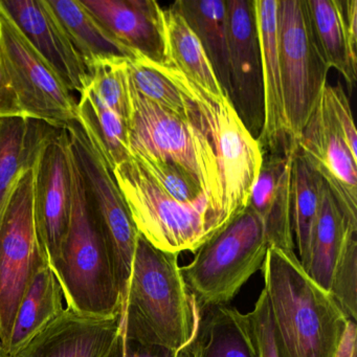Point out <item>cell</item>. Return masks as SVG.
<instances>
[{"label":"cell","instance_id":"d6986e66","mask_svg":"<svg viewBox=\"0 0 357 357\" xmlns=\"http://www.w3.org/2000/svg\"><path fill=\"white\" fill-rule=\"evenodd\" d=\"M119 331V317L98 319L66 308L24 348L7 357H105Z\"/></svg>","mask_w":357,"mask_h":357},{"label":"cell","instance_id":"4fadbf2b","mask_svg":"<svg viewBox=\"0 0 357 357\" xmlns=\"http://www.w3.org/2000/svg\"><path fill=\"white\" fill-rule=\"evenodd\" d=\"M229 96L246 130L258 139L264 126L262 57L255 0H225Z\"/></svg>","mask_w":357,"mask_h":357},{"label":"cell","instance_id":"5b68a950","mask_svg":"<svg viewBox=\"0 0 357 357\" xmlns=\"http://www.w3.org/2000/svg\"><path fill=\"white\" fill-rule=\"evenodd\" d=\"M130 93L131 155L139 154L160 158L178 165L191 173L227 225L223 218L222 183L218 158L199 112L196 124L148 101L131 84Z\"/></svg>","mask_w":357,"mask_h":357},{"label":"cell","instance_id":"ac0fdd59","mask_svg":"<svg viewBox=\"0 0 357 357\" xmlns=\"http://www.w3.org/2000/svg\"><path fill=\"white\" fill-rule=\"evenodd\" d=\"M292 151L263 152L246 208L262 223L271 248L294 250L291 221Z\"/></svg>","mask_w":357,"mask_h":357},{"label":"cell","instance_id":"9c48e42d","mask_svg":"<svg viewBox=\"0 0 357 357\" xmlns=\"http://www.w3.org/2000/svg\"><path fill=\"white\" fill-rule=\"evenodd\" d=\"M278 47L286 118L296 143L330 70L313 38L306 0H279Z\"/></svg>","mask_w":357,"mask_h":357},{"label":"cell","instance_id":"5bb4252c","mask_svg":"<svg viewBox=\"0 0 357 357\" xmlns=\"http://www.w3.org/2000/svg\"><path fill=\"white\" fill-rule=\"evenodd\" d=\"M296 149L323 179L349 225L357 229V158L330 120L321 96L296 139Z\"/></svg>","mask_w":357,"mask_h":357},{"label":"cell","instance_id":"3957f363","mask_svg":"<svg viewBox=\"0 0 357 357\" xmlns=\"http://www.w3.org/2000/svg\"><path fill=\"white\" fill-rule=\"evenodd\" d=\"M70 158V222L59 259L51 268L61 285L66 308L87 317L114 319L122 309L114 264L72 154Z\"/></svg>","mask_w":357,"mask_h":357},{"label":"cell","instance_id":"4dcf8cb0","mask_svg":"<svg viewBox=\"0 0 357 357\" xmlns=\"http://www.w3.org/2000/svg\"><path fill=\"white\" fill-rule=\"evenodd\" d=\"M132 156L143 167L144 170L150 175V177L175 200L185 206L210 211L220 219L223 227H225L220 215L213 208L212 204L206 197L197 179L191 173L188 172L178 165L160 160V158L139 155V154H132Z\"/></svg>","mask_w":357,"mask_h":357},{"label":"cell","instance_id":"d4e9b609","mask_svg":"<svg viewBox=\"0 0 357 357\" xmlns=\"http://www.w3.org/2000/svg\"><path fill=\"white\" fill-rule=\"evenodd\" d=\"M89 72L97 62L135 58L114 41L81 5L80 0H47Z\"/></svg>","mask_w":357,"mask_h":357},{"label":"cell","instance_id":"8d00e7d4","mask_svg":"<svg viewBox=\"0 0 357 357\" xmlns=\"http://www.w3.org/2000/svg\"><path fill=\"white\" fill-rule=\"evenodd\" d=\"M11 118H26L12 86L3 53L0 50V121Z\"/></svg>","mask_w":357,"mask_h":357},{"label":"cell","instance_id":"1f68e13d","mask_svg":"<svg viewBox=\"0 0 357 357\" xmlns=\"http://www.w3.org/2000/svg\"><path fill=\"white\" fill-rule=\"evenodd\" d=\"M89 89L102 103L130 124V79L128 60L112 59L97 62L89 70Z\"/></svg>","mask_w":357,"mask_h":357},{"label":"cell","instance_id":"836d02e7","mask_svg":"<svg viewBox=\"0 0 357 357\" xmlns=\"http://www.w3.org/2000/svg\"><path fill=\"white\" fill-rule=\"evenodd\" d=\"M324 104L330 120L340 133L342 141L350 150L352 155L357 158V132L353 121L350 101L340 85L327 86L321 93Z\"/></svg>","mask_w":357,"mask_h":357},{"label":"cell","instance_id":"8fae6325","mask_svg":"<svg viewBox=\"0 0 357 357\" xmlns=\"http://www.w3.org/2000/svg\"><path fill=\"white\" fill-rule=\"evenodd\" d=\"M0 50L24 116L56 128L78 122L77 102L0 7Z\"/></svg>","mask_w":357,"mask_h":357},{"label":"cell","instance_id":"d590c367","mask_svg":"<svg viewBox=\"0 0 357 357\" xmlns=\"http://www.w3.org/2000/svg\"><path fill=\"white\" fill-rule=\"evenodd\" d=\"M190 348L173 351L162 347L146 346L129 340L119 331L112 348L105 357H191Z\"/></svg>","mask_w":357,"mask_h":357},{"label":"cell","instance_id":"603a6c76","mask_svg":"<svg viewBox=\"0 0 357 357\" xmlns=\"http://www.w3.org/2000/svg\"><path fill=\"white\" fill-rule=\"evenodd\" d=\"M53 128L33 119L0 121V212L18 177L32 168L41 144Z\"/></svg>","mask_w":357,"mask_h":357},{"label":"cell","instance_id":"6da1fadb","mask_svg":"<svg viewBox=\"0 0 357 357\" xmlns=\"http://www.w3.org/2000/svg\"><path fill=\"white\" fill-rule=\"evenodd\" d=\"M178 256L139 234L119 315L120 331L129 340L173 351L191 347L202 313L183 281Z\"/></svg>","mask_w":357,"mask_h":357},{"label":"cell","instance_id":"44dd1931","mask_svg":"<svg viewBox=\"0 0 357 357\" xmlns=\"http://www.w3.org/2000/svg\"><path fill=\"white\" fill-rule=\"evenodd\" d=\"M306 6L319 53L352 91L357 78V33L347 26L340 0H306Z\"/></svg>","mask_w":357,"mask_h":357},{"label":"cell","instance_id":"ba28073f","mask_svg":"<svg viewBox=\"0 0 357 357\" xmlns=\"http://www.w3.org/2000/svg\"><path fill=\"white\" fill-rule=\"evenodd\" d=\"M45 260L35 221L32 167L18 177L0 212V342L3 349L31 278Z\"/></svg>","mask_w":357,"mask_h":357},{"label":"cell","instance_id":"484cf974","mask_svg":"<svg viewBox=\"0 0 357 357\" xmlns=\"http://www.w3.org/2000/svg\"><path fill=\"white\" fill-rule=\"evenodd\" d=\"M324 183L309 166L298 149L294 150L291 167V221L298 261L307 271L310 262L313 236L321 208Z\"/></svg>","mask_w":357,"mask_h":357},{"label":"cell","instance_id":"83f0119b","mask_svg":"<svg viewBox=\"0 0 357 357\" xmlns=\"http://www.w3.org/2000/svg\"><path fill=\"white\" fill-rule=\"evenodd\" d=\"M354 233H357V229L349 225L329 190L324 185L310 262L306 273L327 291H329L332 273L340 252L349 236Z\"/></svg>","mask_w":357,"mask_h":357},{"label":"cell","instance_id":"52a82bcc","mask_svg":"<svg viewBox=\"0 0 357 357\" xmlns=\"http://www.w3.org/2000/svg\"><path fill=\"white\" fill-rule=\"evenodd\" d=\"M167 76L195 104L202 124L216 150L222 183L225 223L248 206V197L262 165L258 139L244 127L225 96L216 97L176 68L160 64Z\"/></svg>","mask_w":357,"mask_h":357},{"label":"cell","instance_id":"8992f818","mask_svg":"<svg viewBox=\"0 0 357 357\" xmlns=\"http://www.w3.org/2000/svg\"><path fill=\"white\" fill-rule=\"evenodd\" d=\"M137 231L169 252H194L223 229L206 208L185 206L165 192L131 155L112 170Z\"/></svg>","mask_w":357,"mask_h":357},{"label":"cell","instance_id":"2e32d148","mask_svg":"<svg viewBox=\"0 0 357 357\" xmlns=\"http://www.w3.org/2000/svg\"><path fill=\"white\" fill-rule=\"evenodd\" d=\"M114 41L135 56L166 61L164 9L153 0H80Z\"/></svg>","mask_w":357,"mask_h":357},{"label":"cell","instance_id":"7a4b0ae2","mask_svg":"<svg viewBox=\"0 0 357 357\" xmlns=\"http://www.w3.org/2000/svg\"><path fill=\"white\" fill-rule=\"evenodd\" d=\"M283 357H334L349 319L306 273L294 250L269 248L262 267Z\"/></svg>","mask_w":357,"mask_h":357},{"label":"cell","instance_id":"e575fe53","mask_svg":"<svg viewBox=\"0 0 357 357\" xmlns=\"http://www.w3.org/2000/svg\"><path fill=\"white\" fill-rule=\"evenodd\" d=\"M246 315L250 321L257 357H283L275 338L271 307L264 289L261 291L254 309Z\"/></svg>","mask_w":357,"mask_h":357},{"label":"cell","instance_id":"4316f807","mask_svg":"<svg viewBox=\"0 0 357 357\" xmlns=\"http://www.w3.org/2000/svg\"><path fill=\"white\" fill-rule=\"evenodd\" d=\"M77 103L78 123L112 170L131 158L129 123L87 87Z\"/></svg>","mask_w":357,"mask_h":357},{"label":"cell","instance_id":"74e56055","mask_svg":"<svg viewBox=\"0 0 357 357\" xmlns=\"http://www.w3.org/2000/svg\"><path fill=\"white\" fill-rule=\"evenodd\" d=\"M356 321L349 319L334 357H356Z\"/></svg>","mask_w":357,"mask_h":357},{"label":"cell","instance_id":"d6a6232c","mask_svg":"<svg viewBox=\"0 0 357 357\" xmlns=\"http://www.w3.org/2000/svg\"><path fill=\"white\" fill-rule=\"evenodd\" d=\"M357 233L351 234L332 273L329 292L347 319H357Z\"/></svg>","mask_w":357,"mask_h":357},{"label":"cell","instance_id":"277c9868","mask_svg":"<svg viewBox=\"0 0 357 357\" xmlns=\"http://www.w3.org/2000/svg\"><path fill=\"white\" fill-rule=\"evenodd\" d=\"M271 248L262 223L248 208L236 215L181 267L200 313L229 304L261 269Z\"/></svg>","mask_w":357,"mask_h":357},{"label":"cell","instance_id":"f1b7e54d","mask_svg":"<svg viewBox=\"0 0 357 357\" xmlns=\"http://www.w3.org/2000/svg\"><path fill=\"white\" fill-rule=\"evenodd\" d=\"M164 20L166 31L164 64L176 68L216 97L225 96L202 43L183 16L171 6L164 10Z\"/></svg>","mask_w":357,"mask_h":357},{"label":"cell","instance_id":"7402d4cb","mask_svg":"<svg viewBox=\"0 0 357 357\" xmlns=\"http://www.w3.org/2000/svg\"><path fill=\"white\" fill-rule=\"evenodd\" d=\"M190 352L191 357H257L248 315L227 305L206 309Z\"/></svg>","mask_w":357,"mask_h":357},{"label":"cell","instance_id":"f546056e","mask_svg":"<svg viewBox=\"0 0 357 357\" xmlns=\"http://www.w3.org/2000/svg\"><path fill=\"white\" fill-rule=\"evenodd\" d=\"M128 70L131 86L142 97L171 114L195 123V104L167 76L160 64L135 56L128 60Z\"/></svg>","mask_w":357,"mask_h":357},{"label":"cell","instance_id":"cb8c5ba5","mask_svg":"<svg viewBox=\"0 0 357 357\" xmlns=\"http://www.w3.org/2000/svg\"><path fill=\"white\" fill-rule=\"evenodd\" d=\"M172 7L183 16L204 47L225 97L229 96L225 0H178Z\"/></svg>","mask_w":357,"mask_h":357},{"label":"cell","instance_id":"ffe728a7","mask_svg":"<svg viewBox=\"0 0 357 357\" xmlns=\"http://www.w3.org/2000/svg\"><path fill=\"white\" fill-rule=\"evenodd\" d=\"M63 300L57 277L47 260L43 261L35 269L18 306L5 347L7 356L16 354L58 319L66 310Z\"/></svg>","mask_w":357,"mask_h":357},{"label":"cell","instance_id":"7c38bea8","mask_svg":"<svg viewBox=\"0 0 357 357\" xmlns=\"http://www.w3.org/2000/svg\"><path fill=\"white\" fill-rule=\"evenodd\" d=\"M66 128L54 127L33 165V197L37 233L50 266L59 259L72 208V158Z\"/></svg>","mask_w":357,"mask_h":357},{"label":"cell","instance_id":"9a60e30c","mask_svg":"<svg viewBox=\"0 0 357 357\" xmlns=\"http://www.w3.org/2000/svg\"><path fill=\"white\" fill-rule=\"evenodd\" d=\"M0 7L68 91H78L81 95L89 86V68L47 0H0Z\"/></svg>","mask_w":357,"mask_h":357},{"label":"cell","instance_id":"f35d334b","mask_svg":"<svg viewBox=\"0 0 357 357\" xmlns=\"http://www.w3.org/2000/svg\"><path fill=\"white\" fill-rule=\"evenodd\" d=\"M0 357H7V353H6L1 342H0Z\"/></svg>","mask_w":357,"mask_h":357},{"label":"cell","instance_id":"30bf717a","mask_svg":"<svg viewBox=\"0 0 357 357\" xmlns=\"http://www.w3.org/2000/svg\"><path fill=\"white\" fill-rule=\"evenodd\" d=\"M70 151L85 193L107 244L121 296L130 278L139 231L119 189L112 169L79 123L68 127Z\"/></svg>","mask_w":357,"mask_h":357},{"label":"cell","instance_id":"e0dca14e","mask_svg":"<svg viewBox=\"0 0 357 357\" xmlns=\"http://www.w3.org/2000/svg\"><path fill=\"white\" fill-rule=\"evenodd\" d=\"M262 57L265 120L258 139L261 151L287 153L296 147L286 118L278 47L279 0H255Z\"/></svg>","mask_w":357,"mask_h":357}]
</instances>
